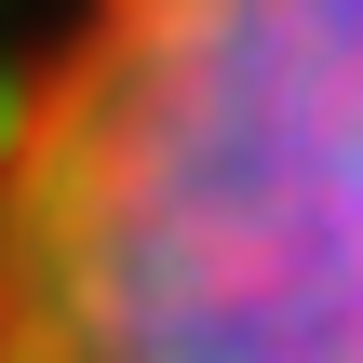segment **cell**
Instances as JSON below:
<instances>
[{"label": "cell", "instance_id": "obj_1", "mask_svg": "<svg viewBox=\"0 0 363 363\" xmlns=\"http://www.w3.org/2000/svg\"><path fill=\"white\" fill-rule=\"evenodd\" d=\"M0 363H363V0H81L0 121Z\"/></svg>", "mask_w": 363, "mask_h": 363}]
</instances>
